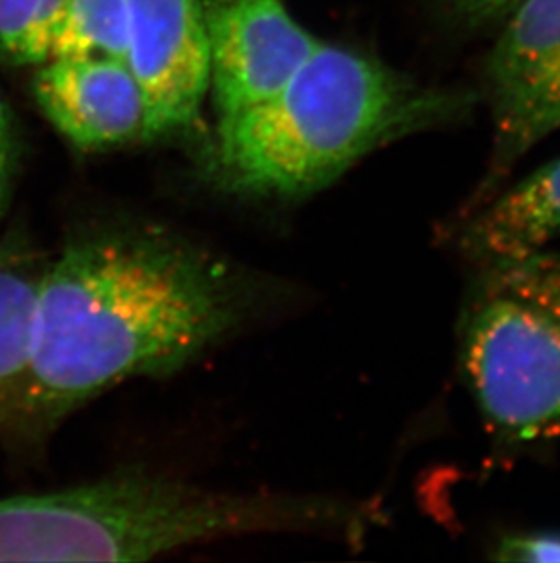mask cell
<instances>
[{
    "instance_id": "6da1fadb",
    "label": "cell",
    "mask_w": 560,
    "mask_h": 563,
    "mask_svg": "<svg viewBox=\"0 0 560 563\" xmlns=\"http://www.w3.org/2000/svg\"><path fill=\"white\" fill-rule=\"evenodd\" d=\"M265 283L154 227L88 229L41 274L0 431L44 438L110 388L168 376L265 309Z\"/></svg>"
},
{
    "instance_id": "7a4b0ae2",
    "label": "cell",
    "mask_w": 560,
    "mask_h": 563,
    "mask_svg": "<svg viewBox=\"0 0 560 563\" xmlns=\"http://www.w3.org/2000/svg\"><path fill=\"white\" fill-rule=\"evenodd\" d=\"M471 104L468 93L318 43L270 101L219 123L210 170L233 194L307 196L384 144L459 121Z\"/></svg>"
},
{
    "instance_id": "3957f363",
    "label": "cell",
    "mask_w": 560,
    "mask_h": 563,
    "mask_svg": "<svg viewBox=\"0 0 560 563\" xmlns=\"http://www.w3.org/2000/svg\"><path fill=\"white\" fill-rule=\"evenodd\" d=\"M362 526L359 509L326 496L221 493L132 471L0 500V562H144L224 538Z\"/></svg>"
},
{
    "instance_id": "277c9868",
    "label": "cell",
    "mask_w": 560,
    "mask_h": 563,
    "mask_svg": "<svg viewBox=\"0 0 560 563\" xmlns=\"http://www.w3.org/2000/svg\"><path fill=\"white\" fill-rule=\"evenodd\" d=\"M455 324L460 382L493 445L560 449V252L468 268Z\"/></svg>"
},
{
    "instance_id": "5b68a950",
    "label": "cell",
    "mask_w": 560,
    "mask_h": 563,
    "mask_svg": "<svg viewBox=\"0 0 560 563\" xmlns=\"http://www.w3.org/2000/svg\"><path fill=\"white\" fill-rule=\"evenodd\" d=\"M486 93L495 130L492 163L464 208L495 194L523 155L560 130V0L513 5L488 59Z\"/></svg>"
},
{
    "instance_id": "8992f818",
    "label": "cell",
    "mask_w": 560,
    "mask_h": 563,
    "mask_svg": "<svg viewBox=\"0 0 560 563\" xmlns=\"http://www.w3.org/2000/svg\"><path fill=\"white\" fill-rule=\"evenodd\" d=\"M204 21L221 121L270 101L318 46L279 0H212Z\"/></svg>"
},
{
    "instance_id": "52a82bcc",
    "label": "cell",
    "mask_w": 560,
    "mask_h": 563,
    "mask_svg": "<svg viewBox=\"0 0 560 563\" xmlns=\"http://www.w3.org/2000/svg\"><path fill=\"white\" fill-rule=\"evenodd\" d=\"M126 64L143 91L148 141L193 124L210 86V46L199 0H127Z\"/></svg>"
},
{
    "instance_id": "ba28073f",
    "label": "cell",
    "mask_w": 560,
    "mask_h": 563,
    "mask_svg": "<svg viewBox=\"0 0 560 563\" xmlns=\"http://www.w3.org/2000/svg\"><path fill=\"white\" fill-rule=\"evenodd\" d=\"M33 90L49 123L82 152L148 141L143 91L126 60L52 59L38 69Z\"/></svg>"
},
{
    "instance_id": "9c48e42d",
    "label": "cell",
    "mask_w": 560,
    "mask_h": 563,
    "mask_svg": "<svg viewBox=\"0 0 560 563\" xmlns=\"http://www.w3.org/2000/svg\"><path fill=\"white\" fill-rule=\"evenodd\" d=\"M443 232L468 268L548 249L560 238V157L460 210Z\"/></svg>"
},
{
    "instance_id": "30bf717a",
    "label": "cell",
    "mask_w": 560,
    "mask_h": 563,
    "mask_svg": "<svg viewBox=\"0 0 560 563\" xmlns=\"http://www.w3.org/2000/svg\"><path fill=\"white\" fill-rule=\"evenodd\" d=\"M38 279L16 257H0V421L26 365Z\"/></svg>"
},
{
    "instance_id": "8fae6325",
    "label": "cell",
    "mask_w": 560,
    "mask_h": 563,
    "mask_svg": "<svg viewBox=\"0 0 560 563\" xmlns=\"http://www.w3.org/2000/svg\"><path fill=\"white\" fill-rule=\"evenodd\" d=\"M127 33V0H68L49 60L63 57H113L124 60Z\"/></svg>"
},
{
    "instance_id": "7c38bea8",
    "label": "cell",
    "mask_w": 560,
    "mask_h": 563,
    "mask_svg": "<svg viewBox=\"0 0 560 563\" xmlns=\"http://www.w3.org/2000/svg\"><path fill=\"white\" fill-rule=\"evenodd\" d=\"M68 0H0V54L13 64H44Z\"/></svg>"
},
{
    "instance_id": "4fadbf2b",
    "label": "cell",
    "mask_w": 560,
    "mask_h": 563,
    "mask_svg": "<svg viewBox=\"0 0 560 563\" xmlns=\"http://www.w3.org/2000/svg\"><path fill=\"white\" fill-rule=\"evenodd\" d=\"M497 562H560V532H509L492 548Z\"/></svg>"
},
{
    "instance_id": "5bb4252c",
    "label": "cell",
    "mask_w": 560,
    "mask_h": 563,
    "mask_svg": "<svg viewBox=\"0 0 560 563\" xmlns=\"http://www.w3.org/2000/svg\"><path fill=\"white\" fill-rule=\"evenodd\" d=\"M16 139L13 119L0 97V219L4 216L5 205L10 201L11 183L15 174Z\"/></svg>"
},
{
    "instance_id": "9a60e30c",
    "label": "cell",
    "mask_w": 560,
    "mask_h": 563,
    "mask_svg": "<svg viewBox=\"0 0 560 563\" xmlns=\"http://www.w3.org/2000/svg\"><path fill=\"white\" fill-rule=\"evenodd\" d=\"M448 2L457 15L471 24H479V22L493 21L506 15L518 0H448Z\"/></svg>"
}]
</instances>
